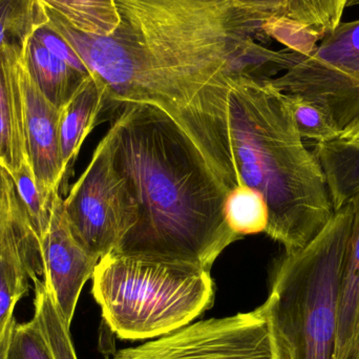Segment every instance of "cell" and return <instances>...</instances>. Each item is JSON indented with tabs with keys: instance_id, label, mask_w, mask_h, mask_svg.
I'll list each match as a JSON object with an SVG mask.
<instances>
[{
	"instance_id": "ba28073f",
	"label": "cell",
	"mask_w": 359,
	"mask_h": 359,
	"mask_svg": "<svg viewBox=\"0 0 359 359\" xmlns=\"http://www.w3.org/2000/svg\"><path fill=\"white\" fill-rule=\"evenodd\" d=\"M113 359H276L263 305L223 318H209L137 347Z\"/></svg>"
},
{
	"instance_id": "f546056e",
	"label": "cell",
	"mask_w": 359,
	"mask_h": 359,
	"mask_svg": "<svg viewBox=\"0 0 359 359\" xmlns=\"http://www.w3.org/2000/svg\"><path fill=\"white\" fill-rule=\"evenodd\" d=\"M359 6V0H349L348 1L347 8H352V6Z\"/></svg>"
},
{
	"instance_id": "7c38bea8",
	"label": "cell",
	"mask_w": 359,
	"mask_h": 359,
	"mask_svg": "<svg viewBox=\"0 0 359 359\" xmlns=\"http://www.w3.org/2000/svg\"><path fill=\"white\" fill-rule=\"evenodd\" d=\"M332 200L339 210L359 190V116L332 142L314 145Z\"/></svg>"
},
{
	"instance_id": "7402d4cb",
	"label": "cell",
	"mask_w": 359,
	"mask_h": 359,
	"mask_svg": "<svg viewBox=\"0 0 359 359\" xmlns=\"http://www.w3.org/2000/svg\"><path fill=\"white\" fill-rule=\"evenodd\" d=\"M35 299L34 318L39 325L44 337L50 345L55 359H77L69 327L61 318L54 302L50 299L43 280L35 278Z\"/></svg>"
},
{
	"instance_id": "9a60e30c",
	"label": "cell",
	"mask_w": 359,
	"mask_h": 359,
	"mask_svg": "<svg viewBox=\"0 0 359 359\" xmlns=\"http://www.w3.org/2000/svg\"><path fill=\"white\" fill-rule=\"evenodd\" d=\"M29 75L42 94L57 109H62L92 76L81 73L48 52L34 36L23 50Z\"/></svg>"
},
{
	"instance_id": "52a82bcc",
	"label": "cell",
	"mask_w": 359,
	"mask_h": 359,
	"mask_svg": "<svg viewBox=\"0 0 359 359\" xmlns=\"http://www.w3.org/2000/svg\"><path fill=\"white\" fill-rule=\"evenodd\" d=\"M76 240L95 257L114 252L136 223V206L109 157L103 137L92 160L63 198Z\"/></svg>"
},
{
	"instance_id": "e0dca14e",
	"label": "cell",
	"mask_w": 359,
	"mask_h": 359,
	"mask_svg": "<svg viewBox=\"0 0 359 359\" xmlns=\"http://www.w3.org/2000/svg\"><path fill=\"white\" fill-rule=\"evenodd\" d=\"M69 25L93 35L109 36L120 25L115 0H38Z\"/></svg>"
},
{
	"instance_id": "7a4b0ae2",
	"label": "cell",
	"mask_w": 359,
	"mask_h": 359,
	"mask_svg": "<svg viewBox=\"0 0 359 359\" xmlns=\"http://www.w3.org/2000/svg\"><path fill=\"white\" fill-rule=\"evenodd\" d=\"M136 206V223L114 251L210 270L240 240L226 217L228 190L186 133L161 109L126 103L104 136Z\"/></svg>"
},
{
	"instance_id": "ac0fdd59",
	"label": "cell",
	"mask_w": 359,
	"mask_h": 359,
	"mask_svg": "<svg viewBox=\"0 0 359 359\" xmlns=\"http://www.w3.org/2000/svg\"><path fill=\"white\" fill-rule=\"evenodd\" d=\"M48 21L38 0H0V53L23 52L29 38Z\"/></svg>"
},
{
	"instance_id": "5bb4252c",
	"label": "cell",
	"mask_w": 359,
	"mask_h": 359,
	"mask_svg": "<svg viewBox=\"0 0 359 359\" xmlns=\"http://www.w3.org/2000/svg\"><path fill=\"white\" fill-rule=\"evenodd\" d=\"M39 255L20 238L0 245V335L14 318L19 299L29 290V278L42 276Z\"/></svg>"
},
{
	"instance_id": "d4e9b609",
	"label": "cell",
	"mask_w": 359,
	"mask_h": 359,
	"mask_svg": "<svg viewBox=\"0 0 359 359\" xmlns=\"http://www.w3.org/2000/svg\"><path fill=\"white\" fill-rule=\"evenodd\" d=\"M286 96L292 109L297 132L304 141H310L314 145L324 144L341 136L339 126L320 105L295 95Z\"/></svg>"
},
{
	"instance_id": "5b68a950",
	"label": "cell",
	"mask_w": 359,
	"mask_h": 359,
	"mask_svg": "<svg viewBox=\"0 0 359 359\" xmlns=\"http://www.w3.org/2000/svg\"><path fill=\"white\" fill-rule=\"evenodd\" d=\"M92 280L105 324L126 341L170 334L215 303L210 270L192 264L109 253L97 264Z\"/></svg>"
},
{
	"instance_id": "d6986e66",
	"label": "cell",
	"mask_w": 359,
	"mask_h": 359,
	"mask_svg": "<svg viewBox=\"0 0 359 359\" xmlns=\"http://www.w3.org/2000/svg\"><path fill=\"white\" fill-rule=\"evenodd\" d=\"M246 8L261 27L267 40H276L292 50L295 46V22L301 0H236Z\"/></svg>"
},
{
	"instance_id": "603a6c76",
	"label": "cell",
	"mask_w": 359,
	"mask_h": 359,
	"mask_svg": "<svg viewBox=\"0 0 359 359\" xmlns=\"http://www.w3.org/2000/svg\"><path fill=\"white\" fill-rule=\"evenodd\" d=\"M11 176L14 181L17 196L20 201L27 225L38 246H40V241L50 226L55 196L48 198L42 194L36 184L33 172L27 161L16 172L11 174Z\"/></svg>"
},
{
	"instance_id": "cb8c5ba5",
	"label": "cell",
	"mask_w": 359,
	"mask_h": 359,
	"mask_svg": "<svg viewBox=\"0 0 359 359\" xmlns=\"http://www.w3.org/2000/svg\"><path fill=\"white\" fill-rule=\"evenodd\" d=\"M15 238L25 241L40 253L25 219L12 176L0 164V245Z\"/></svg>"
},
{
	"instance_id": "9c48e42d",
	"label": "cell",
	"mask_w": 359,
	"mask_h": 359,
	"mask_svg": "<svg viewBox=\"0 0 359 359\" xmlns=\"http://www.w3.org/2000/svg\"><path fill=\"white\" fill-rule=\"evenodd\" d=\"M43 284L65 324L71 328L80 293L99 259L74 236L60 192L53 200L48 231L40 241Z\"/></svg>"
},
{
	"instance_id": "4fadbf2b",
	"label": "cell",
	"mask_w": 359,
	"mask_h": 359,
	"mask_svg": "<svg viewBox=\"0 0 359 359\" xmlns=\"http://www.w3.org/2000/svg\"><path fill=\"white\" fill-rule=\"evenodd\" d=\"M107 109V98L103 86L90 77L61 109L60 149L65 176L73 165L82 143Z\"/></svg>"
},
{
	"instance_id": "44dd1931",
	"label": "cell",
	"mask_w": 359,
	"mask_h": 359,
	"mask_svg": "<svg viewBox=\"0 0 359 359\" xmlns=\"http://www.w3.org/2000/svg\"><path fill=\"white\" fill-rule=\"evenodd\" d=\"M226 217L232 231L240 238L265 232L269 219L267 204L261 194L242 184L228 192Z\"/></svg>"
},
{
	"instance_id": "484cf974",
	"label": "cell",
	"mask_w": 359,
	"mask_h": 359,
	"mask_svg": "<svg viewBox=\"0 0 359 359\" xmlns=\"http://www.w3.org/2000/svg\"><path fill=\"white\" fill-rule=\"evenodd\" d=\"M6 359H55L35 318L25 324H15Z\"/></svg>"
},
{
	"instance_id": "4316f807",
	"label": "cell",
	"mask_w": 359,
	"mask_h": 359,
	"mask_svg": "<svg viewBox=\"0 0 359 359\" xmlns=\"http://www.w3.org/2000/svg\"><path fill=\"white\" fill-rule=\"evenodd\" d=\"M33 36L48 52L52 53L58 58L62 59L67 65H71L77 71L90 75L88 67H86L79 55L75 52V50L72 48L71 44L65 39V37L59 34L48 21L41 27H38Z\"/></svg>"
},
{
	"instance_id": "83f0119b",
	"label": "cell",
	"mask_w": 359,
	"mask_h": 359,
	"mask_svg": "<svg viewBox=\"0 0 359 359\" xmlns=\"http://www.w3.org/2000/svg\"><path fill=\"white\" fill-rule=\"evenodd\" d=\"M335 359H359V330Z\"/></svg>"
},
{
	"instance_id": "ffe728a7",
	"label": "cell",
	"mask_w": 359,
	"mask_h": 359,
	"mask_svg": "<svg viewBox=\"0 0 359 359\" xmlns=\"http://www.w3.org/2000/svg\"><path fill=\"white\" fill-rule=\"evenodd\" d=\"M349 0H301L295 36L297 43L316 48L341 22Z\"/></svg>"
},
{
	"instance_id": "2e32d148",
	"label": "cell",
	"mask_w": 359,
	"mask_h": 359,
	"mask_svg": "<svg viewBox=\"0 0 359 359\" xmlns=\"http://www.w3.org/2000/svg\"><path fill=\"white\" fill-rule=\"evenodd\" d=\"M348 203L352 225L341 273L335 358L359 330V190Z\"/></svg>"
},
{
	"instance_id": "8fae6325",
	"label": "cell",
	"mask_w": 359,
	"mask_h": 359,
	"mask_svg": "<svg viewBox=\"0 0 359 359\" xmlns=\"http://www.w3.org/2000/svg\"><path fill=\"white\" fill-rule=\"evenodd\" d=\"M22 53H0V164L10 174L27 161L22 94L17 69V59Z\"/></svg>"
},
{
	"instance_id": "277c9868",
	"label": "cell",
	"mask_w": 359,
	"mask_h": 359,
	"mask_svg": "<svg viewBox=\"0 0 359 359\" xmlns=\"http://www.w3.org/2000/svg\"><path fill=\"white\" fill-rule=\"evenodd\" d=\"M351 225L347 203L313 240L276 261L263 304L276 359H335L341 273Z\"/></svg>"
},
{
	"instance_id": "6da1fadb",
	"label": "cell",
	"mask_w": 359,
	"mask_h": 359,
	"mask_svg": "<svg viewBox=\"0 0 359 359\" xmlns=\"http://www.w3.org/2000/svg\"><path fill=\"white\" fill-rule=\"evenodd\" d=\"M132 67L121 102L168 114L201 151L229 142L230 90L238 77L268 80L295 62L274 50L236 0H115Z\"/></svg>"
},
{
	"instance_id": "3957f363",
	"label": "cell",
	"mask_w": 359,
	"mask_h": 359,
	"mask_svg": "<svg viewBox=\"0 0 359 359\" xmlns=\"http://www.w3.org/2000/svg\"><path fill=\"white\" fill-rule=\"evenodd\" d=\"M230 86L238 185L265 200L269 238L285 252L303 248L335 212L324 170L297 132L288 98L270 79L238 77Z\"/></svg>"
},
{
	"instance_id": "8992f818",
	"label": "cell",
	"mask_w": 359,
	"mask_h": 359,
	"mask_svg": "<svg viewBox=\"0 0 359 359\" xmlns=\"http://www.w3.org/2000/svg\"><path fill=\"white\" fill-rule=\"evenodd\" d=\"M270 82L284 94L320 105L343 130L359 116V19L341 22Z\"/></svg>"
},
{
	"instance_id": "f1b7e54d",
	"label": "cell",
	"mask_w": 359,
	"mask_h": 359,
	"mask_svg": "<svg viewBox=\"0 0 359 359\" xmlns=\"http://www.w3.org/2000/svg\"><path fill=\"white\" fill-rule=\"evenodd\" d=\"M15 324H16V320L14 318L11 320L6 330L0 335V359H6V354H8L11 337H12L13 328H14Z\"/></svg>"
},
{
	"instance_id": "30bf717a",
	"label": "cell",
	"mask_w": 359,
	"mask_h": 359,
	"mask_svg": "<svg viewBox=\"0 0 359 359\" xmlns=\"http://www.w3.org/2000/svg\"><path fill=\"white\" fill-rule=\"evenodd\" d=\"M23 102V133L27 161L38 188L50 198L65 177L60 149L61 109L42 94L27 71L22 54L17 59Z\"/></svg>"
}]
</instances>
